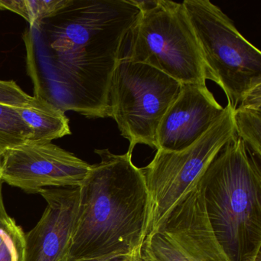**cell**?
<instances>
[{
  "mask_svg": "<svg viewBox=\"0 0 261 261\" xmlns=\"http://www.w3.org/2000/svg\"><path fill=\"white\" fill-rule=\"evenodd\" d=\"M141 10L137 0H67L22 35L33 97L63 112L111 117L109 88Z\"/></svg>",
  "mask_w": 261,
  "mask_h": 261,
  "instance_id": "obj_1",
  "label": "cell"
},
{
  "mask_svg": "<svg viewBox=\"0 0 261 261\" xmlns=\"http://www.w3.org/2000/svg\"><path fill=\"white\" fill-rule=\"evenodd\" d=\"M100 162L80 186L79 218L69 261L140 251L146 236L147 188L132 154L96 149Z\"/></svg>",
  "mask_w": 261,
  "mask_h": 261,
  "instance_id": "obj_2",
  "label": "cell"
},
{
  "mask_svg": "<svg viewBox=\"0 0 261 261\" xmlns=\"http://www.w3.org/2000/svg\"><path fill=\"white\" fill-rule=\"evenodd\" d=\"M209 222L229 261L261 257V170L235 135L200 177Z\"/></svg>",
  "mask_w": 261,
  "mask_h": 261,
  "instance_id": "obj_3",
  "label": "cell"
},
{
  "mask_svg": "<svg viewBox=\"0 0 261 261\" xmlns=\"http://www.w3.org/2000/svg\"><path fill=\"white\" fill-rule=\"evenodd\" d=\"M141 10L122 58L149 65L181 85L212 81L182 3L137 1Z\"/></svg>",
  "mask_w": 261,
  "mask_h": 261,
  "instance_id": "obj_4",
  "label": "cell"
},
{
  "mask_svg": "<svg viewBox=\"0 0 261 261\" xmlns=\"http://www.w3.org/2000/svg\"><path fill=\"white\" fill-rule=\"evenodd\" d=\"M182 4L212 81L225 93L233 111L261 86L260 51L209 0H185Z\"/></svg>",
  "mask_w": 261,
  "mask_h": 261,
  "instance_id": "obj_5",
  "label": "cell"
},
{
  "mask_svg": "<svg viewBox=\"0 0 261 261\" xmlns=\"http://www.w3.org/2000/svg\"><path fill=\"white\" fill-rule=\"evenodd\" d=\"M181 89L178 81L149 65L119 59L110 84V117L129 142L128 152L137 144L156 148L159 125Z\"/></svg>",
  "mask_w": 261,
  "mask_h": 261,
  "instance_id": "obj_6",
  "label": "cell"
},
{
  "mask_svg": "<svg viewBox=\"0 0 261 261\" xmlns=\"http://www.w3.org/2000/svg\"><path fill=\"white\" fill-rule=\"evenodd\" d=\"M232 112L227 105L222 116L193 144L179 151L158 149L152 162L142 168L149 198L146 235L195 187L215 155L236 135Z\"/></svg>",
  "mask_w": 261,
  "mask_h": 261,
  "instance_id": "obj_7",
  "label": "cell"
},
{
  "mask_svg": "<svg viewBox=\"0 0 261 261\" xmlns=\"http://www.w3.org/2000/svg\"><path fill=\"white\" fill-rule=\"evenodd\" d=\"M140 253L153 261H229L209 222L199 181L146 235Z\"/></svg>",
  "mask_w": 261,
  "mask_h": 261,
  "instance_id": "obj_8",
  "label": "cell"
},
{
  "mask_svg": "<svg viewBox=\"0 0 261 261\" xmlns=\"http://www.w3.org/2000/svg\"><path fill=\"white\" fill-rule=\"evenodd\" d=\"M3 182L28 193L46 187H80L91 165L56 145L25 144L1 156Z\"/></svg>",
  "mask_w": 261,
  "mask_h": 261,
  "instance_id": "obj_9",
  "label": "cell"
},
{
  "mask_svg": "<svg viewBox=\"0 0 261 261\" xmlns=\"http://www.w3.org/2000/svg\"><path fill=\"white\" fill-rule=\"evenodd\" d=\"M39 194L47 206L37 224L25 233V261H69L80 188L43 189Z\"/></svg>",
  "mask_w": 261,
  "mask_h": 261,
  "instance_id": "obj_10",
  "label": "cell"
},
{
  "mask_svg": "<svg viewBox=\"0 0 261 261\" xmlns=\"http://www.w3.org/2000/svg\"><path fill=\"white\" fill-rule=\"evenodd\" d=\"M224 108L207 85H181V89L159 125L156 148L179 151L193 144L222 116Z\"/></svg>",
  "mask_w": 261,
  "mask_h": 261,
  "instance_id": "obj_11",
  "label": "cell"
},
{
  "mask_svg": "<svg viewBox=\"0 0 261 261\" xmlns=\"http://www.w3.org/2000/svg\"><path fill=\"white\" fill-rule=\"evenodd\" d=\"M18 111L33 131L28 144H46L71 134L65 112L42 97H33L28 107Z\"/></svg>",
  "mask_w": 261,
  "mask_h": 261,
  "instance_id": "obj_12",
  "label": "cell"
},
{
  "mask_svg": "<svg viewBox=\"0 0 261 261\" xmlns=\"http://www.w3.org/2000/svg\"><path fill=\"white\" fill-rule=\"evenodd\" d=\"M236 134L249 149L261 157V86L253 89L232 112Z\"/></svg>",
  "mask_w": 261,
  "mask_h": 261,
  "instance_id": "obj_13",
  "label": "cell"
},
{
  "mask_svg": "<svg viewBox=\"0 0 261 261\" xmlns=\"http://www.w3.org/2000/svg\"><path fill=\"white\" fill-rule=\"evenodd\" d=\"M33 131L22 120L18 108L0 105V155L9 149L27 144Z\"/></svg>",
  "mask_w": 261,
  "mask_h": 261,
  "instance_id": "obj_14",
  "label": "cell"
},
{
  "mask_svg": "<svg viewBox=\"0 0 261 261\" xmlns=\"http://www.w3.org/2000/svg\"><path fill=\"white\" fill-rule=\"evenodd\" d=\"M0 261H25V233L9 215L0 221Z\"/></svg>",
  "mask_w": 261,
  "mask_h": 261,
  "instance_id": "obj_15",
  "label": "cell"
},
{
  "mask_svg": "<svg viewBox=\"0 0 261 261\" xmlns=\"http://www.w3.org/2000/svg\"><path fill=\"white\" fill-rule=\"evenodd\" d=\"M33 97L24 92L13 81H0V105L16 108L28 107Z\"/></svg>",
  "mask_w": 261,
  "mask_h": 261,
  "instance_id": "obj_16",
  "label": "cell"
},
{
  "mask_svg": "<svg viewBox=\"0 0 261 261\" xmlns=\"http://www.w3.org/2000/svg\"><path fill=\"white\" fill-rule=\"evenodd\" d=\"M67 0H25L30 27L48 17L66 4Z\"/></svg>",
  "mask_w": 261,
  "mask_h": 261,
  "instance_id": "obj_17",
  "label": "cell"
},
{
  "mask_svg": "<svg viewBox=\"0 0 261 261\" xmlns=\"http://www.w3.org/2000/svg\"><path fill=\"white\" fill-rule=\"evenodd\" d=\"M0 10H8L19 15L29 22L25 0H0Z\"/></svg>",
  "mask_w": 261,
  "mask_h": 261,
  "instance_id": "obj_18",
  "label": "cell"
},
{
  "mask_svg": "<svg viewBox=\"0 0 261 261\" xmlns=\"http://www.w3.org/2000/svg\"><path fill=\"white\" fill-rule=\"evenodd\" d=\"M128 256L129 255H118V256L94 258V259H77V260L74 261H126Z\"/></svg>",
  "mask_w": 261,
  "mask_h": 261,
  "instance_id": "obj_19",
  "label": "cell"
},
{
  "mask_svg": "<svg viewBox=\"0 0 261 261\" xmlns=\"http://www.w3.org/2000/svg\"><path fill=\"white\" fill-rule=\"evenodd\" d=\"M2 184L3 181L0 180V221L8 215L4 205V198H3Z\"/></svg>",
  "mask_w": 261,
  "mask_h": 261,
  "instance_id": "obj_20",
  "label": "cell"
},
{
  "mask_svg": "<svg viewBox=\"0 0 261 261\" xmlns=\"http://www.w3.org/2000/svg\"><path fill=\"white\" fill-rule=\"evenodd\" d=\"M139 258H140V261H153L152 259H149V258L146 257V256H143V255L140 253H139Z\"/></svg>",
  "mask_w": 261,
  "mask_h": 261,
  "instance_id": "obj_21",
  "label": "cell"
},
{
  "mask_svg": "<svg viewBox=\"0 0 261 261\" xmlns=\"http://www.w3.org/2000/svg\"><path fill=\"white\" fill-rule=\"evenodd\" d=\"M126 261H134L132 255H129V256H127V258H126Z\"/></svg>",
  "mask_w": 261,
  "mask_h": 261,
  "instance_id": "obj_22",
  "label": "cell"
},
{
  "mask_svg": "<svg viewBox=\"0 0 261 261\" xmlns=\"http://www.w3.org/2000/svg\"><path fill=\"white\" fill-rule=\"evenodd\" d=\"M1 160H1V155H0V177H1Z\"/></svg>",
  "mask_w": 261,
  "mask_h": 261,
  "instance_id": "obj_23",
  "label": "cell"
},
{
  "mask_svg": "<svg viewBox=\"0 0 261 261\" xmlns=\"http://www.w3.org/2000/svg\"><path fill=\"white\" fill-rule=\"evenodd\" d=\"M256 261H261V257L258 258V259H256Z\"/></svg>",
  "mask_w": 261,
  "mask_h": 261,
  "instance_id": "obj_24",
  "label": "cell"
}]
</instances>
